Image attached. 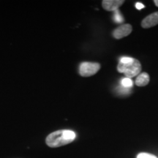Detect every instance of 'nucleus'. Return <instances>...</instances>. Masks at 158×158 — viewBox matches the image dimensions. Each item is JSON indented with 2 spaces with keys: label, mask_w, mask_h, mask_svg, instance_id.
<instances>
[{
  "label": "nucleus",
  "mask_w": 158,
  "mask_h": 158,
  "mask_svg": "<svg viewBox=\"0 0 158 158\" xmlns=\"http://www.w3.org/2000/svg\"><path fill=\"white\" fill-rule=\"evenodd\" d=\"M76 134L72 130H57L49 134L45 139V142L48 147L56 148L70 143L76 139Z\"/></svg>",
  "instance_id": "nucleus-1"
},
{
  "label": "nucleus",
  "mask_w": 158,
  "mask_h": 158,
  "mask_svg": "<svg viewBox=\"0 0 158 158\" xmlns=\"http://www.w3.org/2000/svg\"><path fill=\"white\" fill-rule=\"evenodd\" d=\"M124 0H103L102 7L107 11H115L123 5Z\"/></svg>",
  "instance_id": "nucleus-6"
},
{
  "label": "nucleus",
  "mask_w": 158,
  "mask_h": 158,
  "mask_svg": "<svg viewBox=\"0 0 158 158\" xmlns=\"http://www.w3.org/2000/svg\"><path fill=\"white\" fill-rule=\"evenodd\" d=\"M117 70L119 73H124L127 78H133L138 76L141 73V64L138 60L133 59L132 62L127 64L119 62L117 66Z\"/></svg>",
  "instance_id": "nucleus-2"
},
{
  "label": "nucleus",
  "mask_w": 158,
  "mask_h": 158,
  "mask_svg": "<svg viewBox=\"0 0 158 158\" xmlns=\"http://www.w3.org/2000/svg\"><path fill=\"white\" fill-rule=\"evenodd\" d=\"M114 20H115L116 22L117 23H122L123 21V17L120 15L119 12L118 10H115V14H114Z\"/></svg>",
  "instance_id": "nucleus-9"
},
{
  "label": "nucleus",
  "mask_w": 158,
  "mask_h": 158,
  "mask_svg": "<svg viewBox=\"0 0 158 158\" xmlns=\"http://www.w3.org/2000/svg\"><path fill=\"white\" fill-rule=\"evenodd\" d=\"M133 58H130V57H122V58L120 59V62L122 63H124V64H127V63H129L133 61Z\"/></svg>",
  "instance_id": "nucleus-11"
},
{
  "label": "nucleus",
  "mask_w": 158,
  "mask_h": 158,
  "mask_svg": "<svg viewBox=\"0 0 158 158\" xmlns=\"http://www.w3.org/2000/svg\"><path fill=\"white\" fill-rule=\"evenodd\" d=\"M154 2H155V5L157 6V7H158V0H155V1H154Z\"/></svg>",
  "instance_id": "nucleus-13"
},
{
  "label": "nucleus",
  "mask_w": 158,
  "mask_h": 158,
  "mask_svg": "<svg viewBox=\"0 0 158 158\" xmlns=\"http://www.w3.org/2000/svg\"><path fill=\"white\" fill-rule=\"evenodd\" d=\"M135 7L138 10H141L144 7V5L141 2H137V3H136V5H135Z\"/></svg>",
  "instance_id": "nucleus-12"
},
{
  "label": "nucleus",
  "mask_w": 158,
  "mask_h": 158,
  "mask_svg": "<svg viewBox=\"0 0 158 158\" xmlns=\"http://www.w3.org/2000/svg\"><path fill=\"white\" fill-rule=\"evenodd\" d=\"M133 28L130 24H123L113 31V36L116 39H122L124 37H127L131 33Z\"/></svg>",
  "instance_id": "nucleus-4"
},
{
  "label": "nucleus",
  "mask_w": 158,
  "mask_h": 158,
  "mask_svg": "<svg viewBox=\"0 0 158 158\" xmlns=\"http://www.w3.org/2000/svg\"><path fill=\"white\" fill-rule=\"evenodd\" d=\"M137 158H157L155 155L148 153H141L137 156Z\"/></svg>",
  "instance_id": "nucleus-10"
},
{
  "label": "nucleus",
  "mask_w": 158,
  "mask_h": 158,
  "mask_svg": "<svg viewBox=\"0 0 158 158\" xmlns=\"http://www.w3.org/2000/svg\"><path fill=\"white\" fill-rule=\"evenodd\" d=\"M149 76L147 73H143L137 77L135 80V84L138 86H145L149 84Z\"/></svg>",
  "instance_id": "nucleus-7"
},
{
  "label": "nucleus",
  "mask_w": 158,
  "mask_h": 158,
  "mask_svg": "<svg viewBox=\"0 0 158 158\" xmlns=\"http://www.w3.org/2000/svg\"><path fill=\"white\" fill-rule=\"evenodd\" d=\"M122 84L124 87H126V88L131 87L132 85H133V81H132L130 78H123V80L122 81Z\"/></svg>",
  "instance_id": "nucleus-8"
},
{
  "label": "nucleus",
  "mask_w": 158,
  "mask_h": 158,
  "mask_svg": "<svg viewBox=\"0 0 158 158\" xmlns=\"http://www.w3.org/2000/svg\"><path fill=\"white\" fill-rule=\"evenodd\" d=\"M158 24V12L152 13L144 19L141 22V27L144 29H149Z\"/></svg>",
  "instance_id": "nucleus-5"
},
{
  "label": "nucleus",
  "mask_w": 158,
  "mask_h": 158,
  "mask_svg": "<svg viewBox=\"0 0 158 158\" xmlns=\"http://www.w3.org/2000/svg\"><path fill=\"white\" fill-rule=\"evenodd\" d=\"M100 64L97 62H83L79 68V73L83 77H89L100 70Z\"/></svg>",
  "instance_id": "nucleus-3"
}]
</instances>
